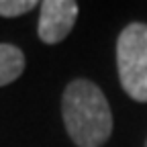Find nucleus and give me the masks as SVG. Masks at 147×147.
Instances as JSON below:
<instances>
[{
	"instance_id": "2",
	"label": "nucleus",
	"mask_w": 147,
	"mask_h": 147,
	"mask_svg": "<svg viewBox=\"0 0 147 147\" xmlns=\"http://www.w3.org/2000/svg\"><path fill=\"white\" fill-rule=\"evenodd\" d=\"M117 67L123 90L137 102H147V25H127L117 41Z\"/></svg>"
},
{
	"instance_id": "5",
	"label": "nucleus",
	"mask_w": 147,
	"mask_h": 147,
	"mask_svg": "<svg viewBox=\"0 0 147 147\" xmlns=\"http://www.w3.org/2000/svg\"><path fill=\"white\" fill-rule=\"evenodd\" d=\"M37 6L39 4L35 0H0V16H18Z\"/></svg>"
},
{
	"instance_id": "4",
	"label": "nucleus",
	"mask_w": 147,
	"mask_h": 147,
	"mask_svg": "<svg viewBox=\"0 0 147 147\" xmlns=\"http://www.w3.org/2000/svg\"><path fill=\"white\" fill-rule=\"evenodd\" d=\"M25 69V53L16 45L0 43V86L14 82Z\"/></svg>"
},
{
	"instance_id": "3",
	"label": "nucleus",
	"mask_w": 147,
	"mask_h": 147,
	"mask_svg": "<svg viewBox=\"0 0 147 147\" xmlns=\"http://www.w3.org/2000/svg\"><path fill=\"white\" fill-rule=\"evenodd\" d=\"M78 18V4L74 0H45L39 4V39L43 43H59L69 35Z\"/></svg>"
},
{
	"instance_id": "6",
	"label": "nucleus",
	"mask_w": 147,
	"mask_h": 147,
	"mask_svg": "<svg viewBox=\"0 0 147 147\" xmlns=\"http://www.w3.org/2000/svg\"><path fill=\"white\" fill-rule=\"evenodd\" d=\"M145 147H147V143H145Z\"/></svg>"
},
{
	"instance_id": "1",
	"label": "nucleus",
	"mask_w": 147,
	"mask_h": 147,
	"mask_svg": "<svg viewBox=\"0 0 147 147\" xmlns=\"http://www.w3.org/2000/svg\"><path fill=\"white\" fill-rule=\"evenodd\" d=\"M67 135L78 147H100L113 133V113L102 90L90 80H74L61 98Z\"/></svg>"
}]
</instances>
